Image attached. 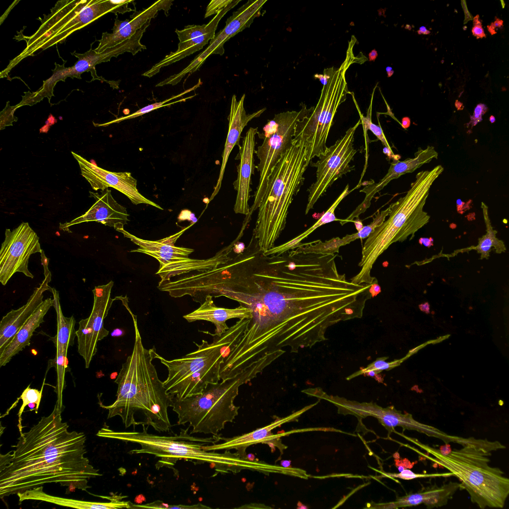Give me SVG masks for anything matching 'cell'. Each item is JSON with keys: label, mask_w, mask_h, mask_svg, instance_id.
I'll list each match as a JSON object with an SVG mask.
<instances>
[{"label": "cell", "mask_w": 509, "mask_h": 509, "mask_svg": "<svg viewBox=\"0 0 509 509\" xmlns=\"http://www.w3.org/2000/svg\"><path fill=\"white\" fill-rule=\"evenodd\" d=\"M240 1L241 0H233L231 3L216 14L207 24L201 25H189L184 27L182 30L176 29L175 32L179 40L177 50L166 56L163 60L143 74V76L152 77L159 73L162 68L177 62L202 49L209 40L214 37L215 31L221 18Z\"/></svg>", "instance_id": "obj_14"}, {"label": "cell", "mask_w": 509, "mask_h": 509, "mask_svg": "<svg viewBox=\"0 0 509 509\" xmlns=\"http://www.w3.org/2000/svg\"><path fill=\"white\" fill-rule=\"evenodd\" d=\"M72 54L77 57L79 60L73 67L69 68L70 76H74L80 78L79 76L83 72L90 71L92 74L93 80L98 79L102 82H106L113 88H119L120 80L108 81L102 77H98L96 74L94 66L101 62H107L103 52L97 53L95 50L90 49L83 54L75 52Z\"/></svg>", "instance_id": "obj_32"}, {"label": "cell", "mask_w": 509, "mask_h": 509, "mask_svg": "<svg viewBox=\"0 0 509 509\" xmlns=\"http://www.w3.org/2000/svg\"><path fill=\"white\" fill-rule=\"evenodd\" d=\"M239 509H270V507H267L264 505L260 504H251L250 505H244L238 508Z\"/></svg>", "instance_id": "obj_53"}, {"label": "cell", "mask_w": 509, "mask_h": 509, "mask_svg": "<svg viewBox=\"0 0 509 509\" xmlns=\"http://www.w3.org/2000/svg\"><path fill=\"white\" fill-rule=\"evenodd\" d=\"M420 308L422 311L425 312L426 313H429L428 304L426 306V307L425 306V307L424 304L421 305L420 306Z\"/></svg>", "instance_id": "obj_59"}, {"label": "cell", "mask_w": 509, "mask_h": 509, "mask_svg": "<svg viewBox=\"0 0 509 509\" xmlns=\"http://www.w3.org/2000/svg\"><path fill=\"white\" fill-rule=\"evenodd\" d=\"M401 360L387 362L386 361L385 357L379 358L363 369L365 370L373 369L375 370L378 373H379L383 370H389L399 365L402 361Z\"/></svg>", "instance_id": "obj_44"}, {"label": "cell", "mask_w": 509, "mask_h": 509, "mask_svg": "<svg viewBox=\"0 0 509 509\" xmlns=\"http://www.w3.org/2000/svg\"><path fill=\"white\" fill-rule=\"evenodd\" d=\"M473 26L472 29L473 35L477 39L486 37L479 15L473 17Z\"/></svg>", "instance_id": "obj_49"}, {"label": "cell", "mask_w": 509, "mask_h": 509, "mask_svg": "<svg viewBox=\"0 0 509 509\" xmlns=\"http://www.w3.org/2000/svg\"><path fill=\"white\" fill-rule=\"evenodd\" d=\"M56 403L25 432L20 433L15 449L0 454V497L22 493L47 483H60L68 492L86 491L91 478L102 476L85 455L86 436L69 431Z\"/></svg>", "instance_id": "obj_2"}, {"label": "cell", "mask_w": 509, "mask_h": 509, "mask_svg": "<svg viewBox=\"0 0 509 509\" xmlns=\"http://www.w3.org/2000/svg\"><path fill=\"white\" fill-rule=\"evenodd\" d=\"M391 70H392V68L391 67H387L386 68V72H388L389 71H391Z\"/></svg>", "instance_id": "obj_64"}, {"label": "cell", "mask_w": 509, "mask_h": 509, "mask_svg": "<svg viewBox=\"0 0 509 509\" xmlns=\"http://www.w3.org/2000/svg\"><path fill=\"white\" fill-rule=\"evenodd\" d=\"M322 399L335 404L341 414H351L358 418L372 416L376 418L389 433L394 431L396 426L402 427L405 413L397 411L393 406L382 408L375 404L359 403L350 401L338 397L328 396L323 394Z\"/></svg>", "instance_id": "obj_24"}, {"label": "cell", "mask_w": 509, "mask_h": 509, "mask_svg": "<svg viewBox=\"0 0 509 509\" xmlns=\"http://www.w3.org/2000/svg\"><path fill=\"white\" fill-rule=\"evenodd\" d=\"M488 110V108L486 104L483 103L478 104L474 109L473 114L470 116L469 122L466 124V127L472 128L481 122L483 120V115L486 113Z\"/></svg>", "instance_id": "obj_47"}, {"label": "cell", "mask_w": 509, "mask_h": 509, "mask_svg": "<svg viewBox=\"0 0 509 509\" xmlns=\"http://www.w3.org/2000/svg\"><path fill=\"white\" fill-rule=\"evenodd\" d=\"M133 2L134 0H108L110 12H113L117 15V13L123 14L131 11L135 12L136 10L128 6L130 3Z\"/></svg>", "instance_id": "obj_45"}, {"label": "cell", "mask_w": 509, "mask_h": 509, "mask_svg": "<svg viewBox=\"0 0 509 509\" xmlns=\"http://www.w3.org/2000/svg\"><path fill=\"white\" fill-rule=\"evenodd\" d=\"M172 0H160L141 11H135L130 15L131 19L123 21L115 19L112 33H102L99 44L95 51L101 53L107 48L114 47L132 36L149 20L155 18L160 10H163L167 16L172 4Z\"/></svg>", "instance_id": "obj_20"}, {"label": "cell", "mask_w": 509, "mask_h": 509, "mask_svg": "<svg viewBox=\"0 0 509 509\" xmlns=\"http://www.w3.org/2000/svg\"><path fill=\"white\" fill-rule=\"evenodd\" d=\"M39 238L27 222H22L12 230L6 229L0 251V281L5 285L16 272L27 277L34 276L28 269L30 256L41 253Z\"/></svg>", "instance_id": "obj_13"}, {"label": "cell", "mask_w": 509, "mask_h": 509, "mask_svg": "<svg viewBox=\"0 0 509 509\" xmlns=\"http://www.w3.org/2000/svg\"><path fill=\"white\" fill-rule=\"evenodd\" d=\"M28 406L29 407L30 411H32L36 408V404L35 403H30L28 404Z\"/></svg>", "instance_id": "obj_61"}, {"label": "cell", "mask_w": 509, "mask_h": 509, "mask_svg": "<svg viewBox=\"0 0 509 509\" xmlns=\"http://www.w3.org/2000/svg\"><path fill=\"white\" fill-rule=\"evenodd\" d=\"M385 476L391 478H397L409 480L421 478H430L441 476L447 477L452 475L450 472L449 473H445L420 474L415 473L409 469H405L401 472H400L399 473H386L385 474Z\"/></svg>", "instance_id": "obj_43"}, {"label": "cell", "mask_w": 509, "mask_h": 509, "mask_svg": "<svg viewBox=\"0 0 509 509\" xmlns=\"http://www.w3.org/2000/svg\"><path fill=\"white\" fill-rule=\"evenodd\" d=\"M459 489H462L461 483L451 481L440 487L428 486L417 492L398 498L395 502L376 504L374 508L397 509L422 504L427 509L438 508L446 505Z\"/></svg>", "instance_id": "obj_25"}, {"label": "cell", "mask_w": 509, "mask_h": 509, "mask_svg": "<svg viewBox=\"0 0 509 509\" xmlns=\"http://www.w3.org/2000/svg\"><path fill=\"white\" fill-rule=\"evenodd\" d=\"M336 257H267L250 250L202 274L197 287L202 298L224 296L251 311L242 335L226 351L221 379L285 347L291 352L311 347L325 339L330 326L352 318L359 286L339 273Z\"/></svg>", "instance_id": "obj_1"}, {"label": "cell", "mask_w": 509, "mask_h": 509, "mask_svg": "<svg viewBox=\"0 0 509 509\" xmlns=\"http://www.w3.org/2000/svg\"><path fill=\"white\" fill-rule=\"evenodd\" d=\"M426 453L409 446L433 463L434 467L445 468L460 481L472 503L479 508H503L509 494V479L499 468L489 465L491 451L472 444L454 449L443 455L438 449L421 443L416 438L403 435Z\"/></svg>", "instance_id": "obj_6"}, {"label": "cell", "mask_w": 509, "mask_h": 509, "mask_svg": "<svg viewBox=\"0 0 509 509\" xmlns=\"http://www.w3.org/2000/svg\"><path fill=\"white\" fill-rule=\"evenodd\" d=\"M16 108V106H10L7 102L5 108L0 113V130H2L6 126L12 125V122L17 121V118L13 115V112Z\"/></svg>", "instance_id": "obj_46"}, {"label": "cell", "mask_w": 509, "mask_h": 509, "mask_svg": "<svg viewBox=\"0 0 509 509\" xmlns=\"http://www.w3.org/2000/svg\"><path fill=\"white\" fill-rule=\"evenodd\" d=\"M352 222L354 223L357 232L361 230L364 226L362 221L359 219H356L355 220H353Z\"/></svg>", "instance_id": "obj_56"}, {"label": "cell", "mask_w": 509, "mask_h": 509, "mask_svg": "<svg viewBox=\"0 0 509 509\" xmlns=\"http://www.w3.org/2000/svg\"><path fill=\"white\" fill-rule=\"evenodd\" d=\"M388 77H390L394 74V71L392 70L391 71L387 72Z\"/></svg>", "instance_id": "obj_63"}, {"label": "cell", "mask_w": 509, "mask_h": 509, "mask_svg": "<svg viewBox=\"0 0 509 509\" xmlns=\"http://www.w3.org/2000/svg\"><path fill=\"white\" fill-rule=\"evenodd\" d=\"M503 25V21L499 18H496V20L491 23L490 25L487 26L488 31L492 35L496 33V29L501 28Z\"/></svg>", "instance_id": "obj_51"}, {"label": "cell", "mask_w": 509, "mask_h": 509, "mask_svg": "<svg viewBox=\"0 0 509 509\" xmlns=\"http://www.w3.org/2000/svg\"><path fill=\"white\" fill-rule=\"evenodd\" d=\"M232 1L233 0H211L207 7L204 16L205 18L215 14H217L222 9L231 3Z\"/></svg>", "instance_id": "obj_48"}, {"label": "cell", "mask_w": 509, "mask_h": 509, "mask_svg": "<svg viewBox=\"0 0 509 509\" xmlns=\"http://www.w3.org/2000/svg\"><path fill=\"white\" fill-rule=\"evenodd\" d=\"M395 465L398 468V469L399 472H401L404 469H407V468L405 465L408 466L410 465L411 463L407 459H404L401 460L397 459L395 460ZM408 466L409 467V468H411L409 466Z\"/></svg>", "instance_id": "obj_52"}, {"label": "cell", "mask_w": 509, "mask_h": 509, "mask_svg": "<svg viewBox=\"0 0 509 509\" xmlns=\"http://www.w3.org/2000/svg\"><path fill=\"white\" fill-rule=\"evenodd\" d=\"M138 431H115L106 425L96 435L100 437L115 439L125 442L137 443L140 448L130 451L131 454L146 453L160 458L156 465L158 469L172 468L177 460L185 459L197 464L208 463L214 465L216 471L223 473H238L243 469L255 471L258 466L256 460L241 457L237 453L226 450L224 453L210 452L203 449L206 443L216 442L212 438H201L191 436L189 428L181 429L179 435L160 436L149 433V427L142 425Z\"/></svg>", "instance_id": "obj_7"}, {"label": "cell", "mask_w": 509, "mask_h": 509, "mask_svg": "<svg viewBox=\"0 0 509 509\" xmlns=\"http://www.w3.org/2000/svg\"><path fill=\"white\" fill-rule=\"evenodd\" d=\"M351 191L352 190L350 191L349 190V185L347 184L337 200L320 218V219L306 231L297 237L299 241L301 242L303 239L307 237L310 234L313 232L315 229L324 224L334 221H340V220L338 219L335 216V210L340 201Z\"/></svg>", "instance_id": "obj_38"}, {"label": "cell", "mask_w": 509, "mask_h": 509, "mask_svg": "<svg viewBox=\"0 0 509 509\" xmlns=\"http://www.w3.org/2000/svg\"><path fill=\"white\" fill-rule=\"evenodd\" d=\"M461 3L465 13L464 23H466L468 20L473 19V17L472 16V15L467 9V5L466 4V1L465 0H462Z\"/></svg>", "instance_id": "obj_54"}, {"label": "cell", "mask_w": 509, "mask_h": 509, "mask_svg": "<svg viewBox=\"0 0 509 509\" xmlns=\"http://www.w3.org/2000/svg\"><path fill=\"white\" fill-rule=\"evenodd\" d=\"M190 226L184 228L179 232L169 237L158 241H150L138 238L129 233L124 229L118 230L124 237L129 238L135 244L139 247L135 250L130 251V253H142L145 252H153L164 254L175 255L182 257H188L189 255L194 252L190 248L176 247L174 245L177 240Z\"/></svg>", "instance_id": "obj_30"}, {"label": "cell", "mask_w": 509, "mask_h": 509, "mask_svg": "<svg viewBox=\"0 0 509 509\" xmlns=\"http://www.w3.org/2000/svg\"><path fill=\"white\" fill-rule=\"evenodd\" d=\"M137 508H152V509H210L201 504H197L194 505H170L165 504L161 501H157L144 505H135L131 503V509Z\"/></svg>", "instance_id": "obj_42"}, {"label": "cell", "mask_w": 509, "mask_h": 509, "mask_svg": "<svg viewBox=\"0 0 509 509\" xmlns=\"http://www.w3.org/2000/svg\"><path fill=\"white\" fill-rule=\"evenodd\" d=\"M245 326V320L241 319L220 336L202 331L213 337V342H194L197 349L179 358L169 360L158 354L157 358L168 370L163 382L167 393L181 399L201 393L209 384L218 383L226 350Z\"/></svg>", "instance_id": "obj_9"}, {"label": "cell", "mask_w": 509, "mask_h": 509, "mask_svg": "<svg viewBox=\"0 0 509 509\" xmlns=\"http://www.w3.org/2000/svg\"><path fill=\"white\" fill-rule=\"evenodd\" d=\"M90 197L95 200L93 205L84 214L72 221L60 223L59 228L69 232V227L82 223L95 221L110 227L117 231L124 229L129 220L126 208L119 204L113 198L108 188L100 191V193L89 191Z\"/></svg>", "instance_id": "obj_18"}, {"label": "cell", "mask_w": 509, "mask_h": 509, "mask_svg": "<svg viewBox=\"0 0 509 509\" xmlns=\"http://www.w3.org/2000/svg\"><path fill=\"white\" fill-rule=\"evenodd\" d=\"M250 221L245 219L240 232L237 238L228 246L218 251L213 256L205 259H198L182 258L160 265L156 274L159 275L162 280H169L176 275L189 273L193 271L202 272L215 268L225 264L232 259L231 254L233 251L235 245L243 236L245 229Z\"/></svg>", "instance_id": "obj_21"}, {"label": "cell", "mask_w": 509, "mask_h": 509, "mask_svg": "<svg viewBox=\"0 0 509 509\" xmlns=\"http://www.w3.org/2000/svg\"><path fill=\"white\" fill-rule=\"evenodd\" d=\"M318 402L319 401L314 404L307 406L286 417L282 418H277L269 424L249 433L232 438H227L222 437L221 439L224 440V442L220 444H213L211 445H203L202 447L203 449L207 451H212L223 449L229 450L234 448L237 450V453L241 457L247 458L245 451L247 447L254 444L262 443L268 444L271 448L272 451V450H275V447L278 448L281 454H282L283 450L287 448V446L281 442L280 440L281 437L298 432L314 430L315 429L311 428L294 429L277 434H273L271 432L272 430L283 424L297 420L300 416L317 405Z\"/></svg>", "instance_id": "obj_15"}, {"label": "cell", "mask_w": 509, "mask_h": 509, "mask_svg": "<svg viewBox=\"0 0 509 509\" xmlns=\"http://www.w3.org/2000/svg\"><path fill=\"white\" fill-rule=\"evenodd\" d=\"M302 108L298 111L281 112L274 115L273 118L268 120L263 128V134L257 133L259 138L263 139L261 145L257 147L255 153L259 160L255 167L259 172V179L254 194V200L249 214L258 209L265 192L269 177L281 157L293 145V139L295 128L298 121L309 114L314 107L307 108L301 103Z\"/></svg>", "instance_id": "obj_11"}, {"label": "cell", "mask_w": 509, "mask_h": 509, "mask_svg": "<svg viewBox=\"0 0 509 509\" xmlns=\"http://www.w3.org/2000/svg\"><path fill=\"white\" fill-rule=\"evenodd\" d=\"M286 352L283 349L268 354L241 372L208 384L200 393L179 399L173 398L172 410L177 415L178 425L188 424L190 434L203 433L217 436L227 423L238 415L239 407L234 401L241 386L247 384Z\"/></svg>", "instance_id": "obj_5"}, {"label": "cell", "mask_w": 509, "mask_h": 509, "mask_svg": "<svg viewBox=\"0 0 509 509\" xmlns=\"http://www.w3.org/2000/svg\"><path fill=\"white\" fill-rule=\"evenodd\" d=\"M53 299L48 298L38 306L26 323L19 330L10 343L0 355V366H5L12 357L29 346L35 330L44 322V317L51 307Z\"/></svg>", "instance_id": "obj_28"}, {"label": "cell", "mask_w": 509, "mask_h": 509, "mask_svg": "<svg viewBox=\"0 0 509 509\" xmlns=\"http://www.w3.org/2000/svg\"><path fill=\"white\" fill-rule=\"evenodd\" d=\"M360 124V119L333 145L328 147L317 162L311 163L312 167L317 168L316 180L308 189L306 214L334 181L354 170V166H350L349 164L357 152L353 148V141L355 132Z\"/></svg>", "instance_id": "obj_12"}, {"label": "cell", "mask_w": 509, "mask_h": 509, "mask_svg": "<svg viewBox=\"0 0 509 509\" xmlns=\"http://www.w3.org/2000/svg\"><path fill=\"white\" fill-rule=\"evenodd\" d=\"M418 33L419 34H428L430 33V31L425 26H423L420 27Z\"/></svg>", "instance_id": "obj_58"}, {"label": "cell", "mask_w": 509, "mask_h": 509, "mask_svg": "<svg viewBox=\"0 0 509 509\" xmlns=\"http://www.w3.org/2000/svg\"><path fill=\"white\" fill-rule=\"evenodd\" d=\"M293 143L273 169L257 209L253 236L262 252L274 248L284 230L288 209L303 184L309 164L304 144Z\"/></svg>", "instance_id": "obj_8"}, {"label": "cell", "mask_w": 509, "mask_h": 509, "mask_svg": "<svg viewBox=\"0 0 509 509\" xmlns=\"http://www.w3.org/2000/svg\"><path fill=\"white\" fill-rule=\"evenodd\" d=\"M357 239L356 234L346 235L340 238L336 237L330 240L322 242L320 240L307 244H300L295 250V253L333 254L339 253L340 247L349 244Z\"/></svg>", "instance_id": "obj_33"}, {"label": "cell", "mask_w": 509, "mask_h": 509, "mask_svg": "<svg viewBox=\"0 0 509 509\" xmlns=\"http://www.w3.org/2000/svg\"><path fill=\"white\" fill-rule=\"evenodd\" d=\"M124 333V331L119 329H115L111 333L112 337H119L122 336Z\"/></svg>", "instance_id": "obj_57"}, {"label": "cell", "mask_w": 509, "mask_h": 509, "mask_svg": "<svg viewBox=\"0 0 509 509\" xmlns=\"http://www.w3.org/2000/svg\"><path fill=\"white\" fill-rule=\"evenodd\" d=\"M389 212L390 206L380 212L378 210L375 217L373 218V221L370 224L363 226L361 230L355 233L357 239L367 238L376 228L380 226L385 221Z\"/></svg>", "instance_id": "obj_40"}, {"label": "cell", "mask_w": 509, "mask_h": 509, "mask_svg": "<svg viewBox=\"0 0 509 509\" xmlns=\"http://www.w3.org/2000/svg\"><path fill=\"white\" fill-rule=\"evenodd\" d=\"M258 132L257 127L249 128L235 158V160L240 161L237 167V178L233 182L234 189L237 192L234 207L236 213L247 215L250 213L248 202L252 191V176L255 167L254 155L255 151V136Z\"/></svg>", "instance_id": "obj_19"}, {"label": "cell", "mask_w": 509, "mask_h": 509, "mask_svg": "<svg viewBox=\"0 0 509 509\" xmlns=\"http://www.w3.org/2000/svg\"><path fill=\"white\" fill-rule=\"evenodd\" d=\"M53 307L57 315V333L51 340L53 342L56 351H68L70 346L74 344L76 336L75 326L76 320L73 316L66 317L64 316L60 303L59 292L52 288Z\"/></svg>", "instance_id": "obj_31"}, {"label": "cell", "mask_w": 509, "mask_h": 509, "mask_svg": "<svg viewBox=\"0 0 509 509\" xmlns=\"http://www.w3.org/2000/svg\"><path fill=\"white\" fill-rule=\"evenodd\" d=\"M201 84H202V82H201L200 79H199L198 83L194 86H193V87H191V88H189L188 89H186V90H184L182 92H181V93H179V94H178L177 95H173L171 97H170V98H169L168 99H166V100H164L163 101H161V102H155L154 103H152L151 104L148 105H147L146 106H145V107L140 109L139 110L136 111V112H135L134 113H132L131 114H129L128 115L125 116H122V117H119L118 118H116V119H114V120H112L111 121L109 122L108 123H105V124H102V125H108L112 124V123H118V122H120L121 121H122L126 120V119H132V118H134L138 117L139 116L142 115H143V114H144L145 113H147L149 112H150V111H151L152 110H154L155 109L159 108L162 107L170 106V105L171 104H173L174 103H177V102H179L185 101L186 100H187L188 99H190V98H192L195 95H192V96H189V97H187L184 98H182V99H179L178 100H176L175 101L169 103L170 101V100H171L172 99H176L177 98H178L179 97H181L182 95H184V94L189 92L190 91H191L192 90H195L197 88L199 87L201 85Z\"/></svg>", "instance_id": "obj_37"}, {"label": "cell", "mask_w": 509, "mask_h": 509, "mask_svg": "<svg viewBox=\"0 0 509 509\" xmlns=\"http://www.w3.org/2000/svg\"><path fill=\"white\" fill-rule=\"evenodd\" d=\"M212 298V296H207L198 308L184 315L183 318L188 322L200 320L211 322L216 328L213 335L217 336H221L229 329L226 323L227 320L250 318L251 311L248 308L242 305L233 309L219 307L215 305Z\"/></svg>", "instance_id": "obj_26"}, {"label": "cell", "mask_w": 509, "mask_h": 509, "mask_svg": "<svg viewBox=\"0 0 509 509\" xmlns=\"http://www.w3.org/2000/svg\"><path fill=\"white\" fill-rule=\"evenodd\" d=\"M481 208L486 226V233L479 239L478 244L474 249L481 254V259H488L492 247L498 254L505 252L506 248L503 241L496 237L497 231L494 230L491 225L488 206L482 202Z\"/></svg>", "instance_id": "obj_34"}, {"label": "cell", "mask_w": 509, "mask_h": 509, "mask_svg": "<svg viewBox=\"0 0 509 509\" xmlns=\"http://www.w3.org/2000/svg\"><path fill=\"white\" fill-rule=\"evenodd\" d=\"M113 285V281H110L106 284L95 286L92 290L93 305L88 319L93 331L94 340L97 343L109 334V331L103 326V321L115 300L111 297Z\"/></svg>", "instance_id": "obj_29"}, {"label": "cell", "mask_w": 509, "mask_h": 509, "mask_svg": "<svg viewBox=\"0 0 509 509\" xmlns=\"http://www.w3.org/2000/svg\"><path fill=\"white\" fill-rule=\"evenodd\" d=\"M132 317L135 332L133 350L114 381L118 385L115 402L101 406L108 410V419L119 416L126 428L144 425L160 432L169 431L168 410L172 407L174 396L167 393L152 363L158 355L155 348L147 349L143 346L137 318Z\"/></svg>", "instance_id": "obj_3"}, {"label": "cell", "mask_w": 509, "mask_h": 509, "mask_svg": "<svg viewBox=\"0 0 509 509\" xmlns=\"http://www.w3.org/2000/svg\"><path fill=\"white\" fill-rule=\"evenodd\" d=\"M245 98V94L239 100H237L236 95L232 96L230 113L228 117L229 129L222 154L220 173L210 200L214 198L220 189L227 161L233 148L236 145L239 147L241 146L240 140L244 128L251 120L260 116L266 110V108H263L251 114H247L244 108Z\"/></svg>", "instance_id": "obj_22"}, {"label": "cell", "mask_w": 509, "mask_h": 509, "mask_svg": "<svg viewBox=\"0 0 509 509\" xmlns=\"http://www.w3.org/2000/svg\"><path fill=\"white\" fill-rule=\"evenodd\" d=\"M443 171L438 165L430 170L418 173L406 194L390 206L389 218L376 228L367 238L358 265L359 272L351 279L355 284H371L377 281L371 275L372 267L378 257L392 244L402 242L426 225L430 216L424 210L433 182Z\"/></svg>", "instance_id": "obj_4"}, {"label": "cell", "mask_w": 509, "mask_h": 509, "mask_svg": "<svg viewBox=\"0 0 509 509\" xmlns=\"http://www.w3.org/2000/svg\"><path fill=\"white\" fill-rule=\"evenodd\" d=\"M43 488V486H41L26 490L22 493H17L16 495L19 498V503L24 500H32L76 509H117L131 508V502L122 501L125 496L115 495L112 497H107L106 498L110 500L109 502H92L52 496L45 493Z\"/></svg>", "instance_id": "obj_27"}, {"label": "cell", "mask_w": 509, "mask_h": 509, "mask_svg": "<svg viewBox=\"0 0 509 509\" xmlns=\"http://www.w3.org/2000/svg\"><path fill=\"white\" fill-rule=\"evenodd\" d=\"M78 162L82 175L95 191L103 190L109 187L117 189L126 196L131 202L137 205L146 204L163 210L159 205L142 195L137 188V181L128 172H112L103 169L72 152Z\"/></svg>", "instance_id": "obj_16"}, {"label": "cell", "mask_w": 509, "mask_h": 509, "mask_svg": "<svg viewBox=\"0 0 509 509\" xmlns=\"http://www.w3.org/2000/svg\"><path fill=\"white\" fill-rule=\"evenodd\" d=\"M266 1V0H249L234 11L227 19L225 27L210 40L208 46L191 62V70L194 72L199 70L211 55H223L225 43L245 28H249L254 19L260 16V10Z\"/></svg>", "instance_id": "obj_17"}, {"label": "cell", "mask_w": 509, "mask_h": 509, "mask_svg": "<svg viewBox=\"0 0 509 509\" xmlns=\"http://www.w3.org/2000/svg\"><path fill=\"white\" fill-rule=\"evenodd\" d=\"M352 49L349 47L340 67L338 69L334 68L327 84L323 86L319 101L313 110L296 124L293 142L304 144L309 164L313 158L319 157L328 149L326 141L334 116L349 93L345 72L356 62Z\"/></svg>", "instance_id": "obj_10"}, {"label": "cell", "mask_w": 509, "mask_h": 509, "mask_svg": "<svg viewBox=\"0 0 509 509\" xmlns=\"http://www.w3.org/2000/svg\"><path fill=\"white\" fill-rule=\"evenodd\" d=\"M291 461L288 460H283L281 462V466L284 467H289Z\"/></svg>", "instance_id": "obj_60"}, {"label": "cell", "mask_w": 509, "mask_h": 509, "mask_svg": "<svg viewBox=\"0 0 509 509\" xmlns=\"http://www.w3.org/2000/svg\"><path fill=\"white\" fill-rule=\"evenodd\" d=\"M378 56V53L375 49L372 50L368 55L369 61H374Z\"/></svg>", "instance_id": "obj_55"}, {"label": "cell", "mask_w": 509, "mask_h": 509, "mask_svg": "<svg viewBox=\"0 0 509 509\" xmlns=\"http://www.w3.org/2000/svg\"><path fill=\"white\" fill-rule=\"evenodd\" d=\"M42 388L41 391H39L36 389L31 388L30 385L23 391L22 394L18 399H21L22 401V405L18 411L17 415L18 416V427L20 433H22V424H21V415L24 411V410L26 406H28L30 403H35L36 404V407L35 409V413H37L38 410L40 406L41 399L42 397Z\"/></svg>", "instance_id": "obj_39"}, {"label": "cell", "mask_w": 509, "mask_h": 509, "mask_svg": "<svg viewBox=\"0 0 509 509\" xmlns=\"http://www.w3.org/2000/svg\"><path fill=\"white\" fill-rule=\"evenodd\" d=\"M51 280V274L45 277L25 305L16 310H11L3 317L0 322V355L42 303L44 292L46 290L52 292V288L48 285Z\"/></svg>", "instance_id": "obj_23"}, {"label": "cell", "mask_w": 509, "mask_h": 509, "mask_svg": "<svg viewBox=\"0 0 509 509\" xmlns=\"http://www.w3.org/2000/svg\"><path fill=\"white\" fill-rule=\"evenodd\" d=\"M78 338V352L85 361L86 368L97 352V343L94 339L93 331L88 318L79 322V328L76 332Z\"/></svg>", "instance_id": "obj_35"}, {"label": "cell", "mask_w": 509, "mask_h": 509, "mask_svg": "<svg viewBox=\"0 0 509 509\" xmlns=\"http://www.w3.org/2000/svg\"><path fill=\"white\" fill-rule=\"evenodd\" d=\"M67 352L66 351H56L55 357L48 361V370L51 367H54L57 372V380L55 392L57 395L56 404L62 409L63 408L62 402V393L66 387L65 374L70 370L68 366Z\"/></svg>", "instance_id": "obj_36"}, {"label": "cell", "mask_w": 509, "mask_h": 509, "mask_svg": "<svg viewBox=\"0 0 509 509\" xmlns=\"http://www.w3.org/2000/svg\"><path fill=\"white\" fill-rule=\"evenodd\" d=\"M495 120H496L495 117L494 116L491 115L490 116V121L491 123H493L495 122Z\"/></svg>", "instance_id": "obj_62"}, {"label": "cell", "mask_w": 509, "mask_h": 509, "mask_svg": "<svg viewBox=\"0 0 509 509\" xmlns=\"http://www.w3.org/2000/svg\"><path fill=\"white\" fill-rule=\"evenodd\" d=\"M371 106V103L369 108L366 116H361L360 119L361 120V124L363 125L366 130H369L371 131L377 138L380 140L385 148L390 151H392L385 138L380 126L377 125L372 122Z\"/></svg>", "instance_id": "obj_41"}, {"label": "cell", "mask_w": 509, "mask_h": 509, "mask_svg": "<svg viewBox=\"0 0 509 509\" xmlns=\"http://www.w3.org/2000/svg\"><path fill=\"white\" fill-rule=\"evenodd\" d=\"M40 254L41 257V260L44 267V274L45 277L51 274L48 268L49 259L45 256L44 252L43 250L40 253Z\"/></svg>", "instance_id": "obj_50"}]
</instances>
